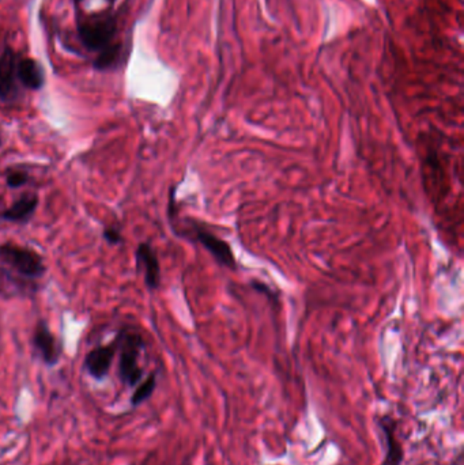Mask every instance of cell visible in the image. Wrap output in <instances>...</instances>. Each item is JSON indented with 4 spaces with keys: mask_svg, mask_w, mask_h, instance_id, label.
I'll use <instances>...</instances> for the list:
<instances>
[{
    "mask_svg": "<svg viewBox=\"0 0 464 465\" xmlns=\"http://www.w3.org/2000/svg\"><path fill=\"white\" fill-rule=\"evenodd\" d=\"M155 388V374H150L143 383H140V385L136 388V390L133 392L132 394V404L133 406H138L140 403H143L145 400H147L153 392H154Z\"/></svg>",
    "mask_w": 464,
    "mask_h": 465,
    "instance_id": "cell-12",
    "label": "cell"
},
{
    "mask_svg": "<svg viewBox=\"0 0 464 465\" xmlns=\"http://www.w3.org/2000/svg\"><path fill=\"white\" fill-rule=\"evenodd\" d=\"M103 238L108 241V244L117 245L122 242V232L115 228H106L103 230Z\"/></svg>",
    "mask_w": 464,
    "mask_h": 465,
    "instance_id": "cell-14",
    "label": "cell"
},
{
    "mask_svg": "<svg viewBox=\"0 0 464 465\" xmlns=\"http://www.w3.org/2000/svg\"><path fill=\"white\" fill-rule=\"evenodd\" d=\"M122 347V355L119 363L120 380L127 387H135L142 381L143 369L139 364V355L145 344L142 337L138 334H127L119 340Z\"/></svg>",
    "mask_w": 464,
    "mask_h": 465,
    "instance_id": "cell-3",
    "label": "cell"
},
{
    "mask_svg": "<svg viewBox=\"0 0 464 465\" xmlns=\"http://www.w3.org/2000/svg\"><path fill=\"white\" fill-rule=\"evenodd\" d=\"M33 344L37 353L47 364H55L59 361L60 348L45 321H38L33 335Z\"/></svg>",
    "mask_w": 464,
    "mask_h": 465,
    "instance_id": "cell-6",
    "label": "cell"
},
{
    "mask_svg": "<svg viewBox=\"0 0 464 465\" xmlns=\"http://www.w3.org/2000/svg\"><path fill=\"white\" fill-rule=\"evenodd\" d=\"M0 146H1V142H0Z\"/></svg>",
    "mask_w": 464,
    "mask_h": 465,
    "instance_id": "cell-16",
    "label": "cell"
},
{
    "mask_svg": "<svg viewBox=\"0 0 464 465\" xmlns=\"http://www.w3.org/2000/svg\"><path fill=\"white\" fill-rule=\"evenodd\" d=\"M115 21L112 18L90 20L79 26V38L82 44L92 51H101L109 45L115 36Z\"/></svg>",
    "mask_w": 464,
    "mask_h": 465,
    "instance_id": "cell-4",
    "label": "cell"
},
{
    "mask_svg": "<svg viewBox=\"0 0 464 465\" xmlns=\"http://www.w3.org/2000/svg\"><path fill=\"white\" fill-rule=\"evenodd\" d=\"M109 1H115V0H109Z\"/></svg>",
    "mask_w": 464,
    "mask_h": 465,
    "instance_id": "cell-15",
    "label": "cell"
},
{
    "mask_svg": "<svg viewBox=\"0 0 464 465\" xmlns=\"http://www.w3.org/2000/svg\"><path fill=\"white\" fill-rule=\"evenodd\" d=\"M179 225L180 228H175L177 234L202 245L221 267L232 271L237 270V261L233 255L231 245L226 241L219 238L217 234L210 232L203 223L195 222L194 219L187 218L182 222H179Z\"/></svg>",
    "mask_w": 464,
    "mask_h": 465,
    "instance_id": "cell-1",
    "label": "cell"
},
{
    "mask_svg": "<svg viewBox=\"0 0 464 465\" xmlns=\"http://www.w3.org/2000/svg\"><path fill=\"white\" fill-rule=\"evenodd\" d=\"M37 206H38L37 193H24L18 200H15L11 206L1 212L0 218L3 221L15 222V223L26 222L33 216Z\"/></svg>",
    "mask_w": 464,
    "mask_h": 465,
    "instance_id": "cell-9",
    "label": "cell"
},
{
    "mask_svg": "<svg viewBox=\"0 0 464 465\" xmlns=\"http://www.w3.org/2000/svg\"><path fill=\"white\" fill-rule=\"evenodd\" d=\"M15 71V54L6 50L0 57V98L4 101L14 98L17 93Z\"/></svg>",
    "mask_w": 464,
    "mask_h": 465,
    "instance_id": "cell-8",
    "label": "cell"
},
{
    "mask_svg": "<svg viewBox=\"0 0 464 465\" xmlns=\"http://www.w3.org/2000/svg\"><path fill=\"white\" fill-rule=\"evenodd\" d=\"M27 180H29V175L25 170H11L6 177V182H7L8 188H11V189L24 186Z\"/></svg>",
    "mask_w": 464,
    "mask_h": 465,
    "instance_id": "cell-13",
    "label": "cell"
},
{
    "mask_svg": "<svg viewBox=\"0 0 464 465\" xmlns=\"http://www.w3.org/2000/svg\"><path fill=\"white\" fill-rule=\"evenodd\" d=\"M117 347H119V339H116L110 344L97 347L87 354L85 364L92 377H94L97 380H103V377L109 373V369L115 358Z\"/></svg>",
    "mask_w": 464,
    "mask_h": 465,
    "instance_id": "cell-5",
    "label": "cell"
},
{
    "mask_svg": "<svg viewBox=\"0 0 464 465\" xmlns=\"http://www.w3.org/2000/svg\"><path fill=\"white\" fill-rule=\"evenodd\" d=\"M136 261H138V265L143 271V278H145L146 286L150 290L158 288L159 282H161V268H159V261L155 255L154 249L152 248L150 244H147V242L139 244V246L136 249Z\"/></svg>",
    "mask_w": 464,
    "mask_h": 465,
    "instance_id": "cell-7",
    "label": "cell"
},
{
    "mask_svg": "<svg viewBox=\"0 0 464 465\" xmlns=\"http://www.w3.org/2000/svg\"><path fill=\"white\" fill-rule=\"evenodd\" d=\"M17 75L27 89L38 90L44 84V77L40 66L33 59H24L17 68Z\"/></svg>",
    "mask_w": 464,
    "mask_h": 465,
    "instance_id": "cell-10",
    "label": "cell"
},
{
    "mask_svg": "<svg viewBox=\"0 0 464 465\" xmlns=\"http://www.w3.org/2000/svg\"><path fill=\"white\" fill-rule=\"evenodd\" d=\"M0 258L29 279L41 278L45 272L44 260L37 252L13 242H6L0 246Z\"/></svg>",
    "mask_w": 464,
    "mask_h": 465,
    "instance_id": "cell-2",
    "label": "cell"
},
{
    "mask_svg": "<svg viewBox=\"0 0 464 465\" xmlns=\"http://www.w3.org/2000/svg\"><path fill=\"white\" fill-rule=\"evenodd\" d=\"M120 53V45H108L103 50H101V53L99 54V57L94 61V67L97 70H108L112 66H115V63L117 61Z\"/></svg>",
    "mask_w": 464,
    "mask_h": 465,
    "instance_id": "cell-11",
    "label": "cell"
}]
</instances>
